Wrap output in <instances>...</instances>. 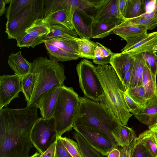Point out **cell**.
I'll return each instance as SVG.
<instances>
[{"label": "cell", "mask_w": 157, "mask_h": 157, "mask_svg": "<svg viewBox=\"0 0 157 157\" xmlns=\"http://www.w3.org/2000/svg\"><path fill=\"white\" fill-rule=\"evenodd\" d=\"M37 105L0 109V157H29L32 127L39 118Z\"/></svg>", "instance_id": "cell-1"}, {"label": "cell", "mask_w": 157, "mask_h": 157, "mask_svg": "<svg viewBox=\"0 0 157 157\" xmlns=\"http://www.w3.org/2000/svg\"><path fill=\"white\" fill-rule=\"evenodd\" d=\"M79 98V105L73 127L93 128L106 136L116 145L120 146L122 123L100 103L85 97Z\"/></svg>", "instance_id": "cell-2"}, {"label": "cell", "mask_w": 157, "mask_h": 157, "mask_svg": "<svg viewBox=\"0 0 157 157\" xmlns=\"http://www.w3.org/2000/svg\"><path fill=\"white\" fill-rule=\"evenodd\" d=\"M96 72L104 92L100 103L109 109L123 125H127L133 114L128 109L124 96L126 90L122 82L111 65H98Z\"/></svg>", "instance_id": "cell-3"}, {"label": "cell", "mask_w": 157, "mask_h": 157, "mask_svg": "<svg viewBox=\"0 0 157 157\" xmlns=\"http://www.w3.org/2000/svg\"><path fill=\"white\" fill-rule=\"evenodd\" d=\"M63 65L46 57H38L32 62V71L35 76L34 90L27 106L37 105L46 92L57 85L63 86L66 78Z\"/></svg>", "instance_id": "cell-4"}, {"label": "cell", "mask_w": 157, "mask_h": 157, "mask_svg": "<svg viewBox=\"0 0 157 157\" xmlns=\"http://www.w3.org/2000/svg\"><path fill=\"white\" fill-rule=\"evenodd\" d=\"M79 103V97L73 88L64 85L62 86L53 116L57 136H62L72 129Z\"/></svg>", "instance_id": "cell-5"}, {"label": "cell", "mask_w": 157, "mask_h": 157, "mask_svg": "<svg viewBox=\"0 0 157 157\" xmlns=\"http://www.w3.org/2000/svg\"><path fill=\"white\" fill-rule=\"evenodd\" d=\"M44 0H34L14 18L7 21L6 33L8 39L16 40L25 30L37 22L43 20Z\"/></svg>", "instance_id": "cell-6"}, {"label": "cell", "mask_w": 157, "mask_h": 157, "mask_svg": "<svg viewBox=\"0 0 157 157\" xmlns=\"http://www.w3.org/2000/svg\"><path fill=\"white\" fill-rule=\"evenodd\" d=\"M96 66L86 59L77 64L80 87L84 97L100 102L104 96L102 86L96 72Z\"/></svg>", "instance_id": "cell-7"}, {"label": "cell", "mask_w": 157, "mask_h": 157, "mask_svg": "<svg viewBox=\"0 0 157 157\" xmlns=\"http://www.w3.org/2000/svg\"><path fill=\"white\" fill-rule=\"evenodd\" d=\"M57 136L53 117L48 119L39 118L33 125L30 134L33 145L40 154L56 140Z\"/></svg>", "instance_id": "cell-8"}, {"label": "cell", "mask_w": 157, "mask_h": 157, "mask_svg": "<svg viewBox=\"0 0 157 157\" xmlns=\"http://www.w3.org/2000/svg\"><path fill=\"white\" fill-rule=\"evenodd\" d=\"M73 128L91 147L104 156H107L111 151L118 147L104 134L93 128L82 126Z\"/></svg>", "instance_id": "cell-9"}, {"label": "cell", "mask_w": 157, "mask_h": 157, "mask_svg": "<svg viewBox=\"0 0 157 157\" xmlns=\"http://www.w3.org/2000/svg\"><path fill=\"white\" fill-rule=\"evenodd\" d=\"M118 2L119 0H101L94 10V21L121 24L124 20L120 11Z\"/></svg>", "instance_id": "cell-10"}, {"label": "cell", "mask_w": 157, "mask_h": 157, "mask_svg": "<svg viewBox=\"0 0 157 157\" xmlns=\"http://www.w3.org/2000/svg\"><path fill=\"white\" fill-rule=\"evenodd\" d=\"M21 92L20 77L14 74L0 76V109L6 107L13 99L19 97Z\"/></svg>", "instance_id": "cell-11"}, {"label": "cell", "mask_w": 157, "mask_h": 157, "mask_svg": "<svg viewBox=\"0 0 157 157\" xmlns=\"http://www.w3.org/2000/svg\"><path fill=\"white\" fill-rule=\"evenodd\" d=\"M147 29L143 26L124 25L120 24L113 31V33L122 38L126 44L122 52L136 44L147 35Z\"/></svg>", "instance_id": "cell-12"}, {"label": "cell", "mask_w": 157, "mask_h": 157, "mask_svg": "<svg viewBox=\"0 0 157 157\" xmlns=\"http://www.w3.org/2000/svg\"><path fill=\"white\" fill-rule=\"evenodd\" d=\"M93 21V16L88 12L78 8L75 10L72 16L73 25L80 38L90 39L92 38Z\"/></svg>", "instance_id": "cell-13"}, {"label": "cell", "mask_w": 157, "mask_h": 157, "mask_svg": "<svg viewBox=\"0 0 157 157\" xmlns=\"http://www.w3.org/2000/svg\"><path fill=\"white\" fill-rule=\"evenodd\" d=\"M62 86L57 85L53 87L44 93L40 98L37 106L43 118L53 117Z\"/></svg>", "instance_id": "cell-14"}, {"label": "cell", "mask_w": 157, "mask_h": 157, "mask_svg": "<svg viewBox=\"0 0 157 157\" xmlns=\"http://www.w3.org/2000/svg\"><path fill=\"white\" fill-rule=\"evenodd\" d=\"M50 31L43 20L39 21L26 29L16 40L17 46L20 48L31 47L36 40L42 36L48 35Z\"/></svg>", "instance_id": "cell-15"}, {"label": "cell", "mask_w": 157, "mask_h": 157, "mask_svg": "<svg viewBox=\"0 0 157 157\" xmlns=\"http://www.w3.org/2000/svg\"><path fill=\"white\" fill-rule=\"evenodd\" d=\"M50 30L47 35L43 36L36 40L31 47L34 48L37 45L48 41L55 39L78 38V35L75 30H70L62 25H47Z\"/></svg>", "instance_id": "cell-16"}, {"label": "cell", "mask_w": 157, "mask_h": 157, "mask_svg": "<svg viewBox=\"0 0 157 157\" xmlns=\"http://www.w3.org/2000/svg\"><path fill=\"white\" fill-rule=\"evenodd\" d=\"M122 52H127L132 56L145 52H157V32L147 33L139 42Z\"/></svg>", "instance_id": "cell-17"}, {"label": "cell", "mask_w": 157, "mask_h": 157, "mask_svg": "<svg viewBox=\"0 0 157 157\" xmlns=\"http://www.w3.org/2000/svg\"><path fill=\"white\" fill-rule=\"evenodd\" d=\"M134 61V56L127 52L113 53L110 64L122 82L126 72Z\"/></svg>", "instance_id": "cell-18"}, {"label": "cell", "mask_w": 157, "mask_h": 157, "mask_svg": "<svg viewBox=\"0 0 157 157\" xmlns=\"http://www.w3.org/2000/svg\"><path fill=\"white\" fill-rule=\"evenodd\" d=\"M134 116L139 122L148 127L154 124L157 121V95L147 99L145 107Z\"/></svg>", "instance_id": "cell-19"}, {"label": "cell", "mask_w": 157, "mask_h": 157, "mask_svg": "<svg viewBox=\"0 0 157 157\" xmlns=\"http://www.w3.org/2000/svg\"><path fill=\"white\" fill-rule=\"evenodd\" d=\"M7 62L14 74L18 76L21 80L31 72L32 63L29 62L22 56L20 51L16 53L12 52L10 54Z\"/></svg>", "instance_id": "cell-20"}, {"label": "cell", "mask_w": 157, "mask_h": 157, "mask_svg": "<svg viewBox=\"0 0 157 157\" xmlns=\"http://www.w3.org/2000/svg\"><path fill=\"white\" fill-rule=\"evenodd\" d=\"M73 14L67 10H57L44 15L43 20L47 25H62L75 30L72 23Z\"/></svg>", "instance_id": "cell-21"}, {"label": "cell", "mask_w": 157, "mask_h": 157, "mask_svg": "<svg viewBox=\"0 0 157 157\" xmlns=\"http://www.w3.org/2000/svg\"><path fill=\"white\" fill-rule=\"evenodd\" d=\"M134 61L128 88L142 85L145 60L142 53L134 56Z\"/></svg>", "instance_id": "cell-22"}, {"label": "cell", "mask_w": 157, "mask_h": 157, "mask_svg": "<svg viewBox=\"0 0 157 157\" xmlns=\"http://www.w3.org/2000/svg\"><path fill=\"white\" fill-rule=\"evenodd\" d=\"M142 85L145 90L146 100L157 95L156 76L152 73L145 61L142 78Z\"/></svg>", "instance_id": "cell-23"}, {"label": "cell", "mask_w": 157, "mask_h": 157, "mask_svg": "<svg viewBox=\"0 0 157 157\" xmlns=\"http://www.w3.org/2000/svg\"><path fill=\"white\" fill-rule=\"evenodd\" d=\"M44 44L50 59L57 62L76 60L79 58L77 55L66 52L47 42H44Z\"/></svg>", "instance_id": "cell-24"}, {"label": "cell", "mask_w": 157, "mask_h": 157, "mask_svg": "<svg viewBox=\"0 0 157 157\" xmlns=\"http://www.w3.org/2000/svg\"><path fill=\"white\" fill-rule=\"evenodd\" d=\"M145 13L143 0H126L122 16L125 20L139 17Z\"/></svg>", "instance_id": "cell-25"}, {"label": "cell", "mask_w": 157, "mask_h": 157, "mask_svg": "<svg viewBox=\"0 0 157 157\" xmlns=\"http://www.w3.org/2000/svg\"><path fill=\"white\" fill-rule=\"evenodd\" d=\"M136 139L147 148L153 157H157V139L155 132L149 129L140 133Z\"/></svg>", "instance_id": "cell-26"}, {"label": "cell", "mask_w": 157, "mask_h": 157, "mask_svg": "<svg viewBox=\"0 0 157 157\" xmlns=\"http://www.w3.org/2000/svg\"><path fill=\"white\" fill-rule=\"evenodd\" d=\"M79 57L93 59L94 57L95 50L97 47L96 42L90 39L76 38Z\"/></svg>", "instance_id": "cell-27"}, {"label": "cell", "mask_w": 157, "mask_h": 157, "mask_svg": "<svg viewBox=\"0 0 157 157\" xmlns=\"http://www.w3.org/2000/svg\"><path fill=\"white\" fill-rule=\"evenodd\" d=\"M119 25L116 23H98L93 21L91 31L92 38H103L109 35Z\"/></svg>", "instance_id": "cell-28"}, {"label": "cell", "mask_w": 157, "mask_h": 157, "mask_svg": "<svg viewBox=\"0 0 157 157\" xmlns=\"http://www.w3.org/2000/svg\"><path fill=\"white\" fill-rule=\"evenodd\" d=\"M73 134L79 146L82 157H104L91 147L78 133L75 131Z\"/></svg>", "instance_id": "cell-29"}, {"label": "cell", "mask_w": 157, "mask_h": 157, "mask_svg": "<svg viewBox=\"0 0 157 157\" xmlns=\"http://www.w3.org/2000/svg\"><path fill=\"white\" fill-rule=\"evenodd\" d=\"M97 46L95 50L93 62L98 65H104L110 63L113 52L109 48L100 43L96 42Z\"/></svg>", "instance_id": "cell-30"}, {"label": "cell", "mask_w": 157, "mask_h": 157, "mask_svg": "<svg viewBox=\"0 0 157 157\" xmlns=\"http://www.w3.org/2000/svg\"><path fill=\"white\" fill-rule=\"evenodd\" d=\"M34 0H10V4L6 12L7 21L14 18Z\"/></svg>", "instance_id": "cell-31"}, {"label": "cell", "mask_w": 157, "mask_h": 157, "mask_svg": "<svg viewBox=\"0 0 157 157\" xmlns=\"http://www.w3.org/2000/svg\"><path fill=\"white\" fill-rule=\"evenodd\" d=\"M75 38L55 39L46 42L54 45L66 52L78 56V45Z\"/></svg>", "instance_id": "cell-32"}, {"label": "cell", "mask_w": 157, "mask_h": 157, "mask_svg": "<svg viewBox=\"0 0 157 157\" xmlns=\"http://www.w3.org/2000/svg\"><path fill=\"white\" fill-rule=\"evenodd\" d=\"M21 80V92L25 96V101L28 103L32 97L35 86V76L31 72L27 75Z\"/></svg>", "instance_id": "cell-33"}, {"label": "cell", "mask_w": 157, "mask_h": 157, "mask_svg": "<svg viewBox=\"0 0 157 157\" xmlns=\"http://www.w3.org/2000/svg\"><path fill=\"white\" fill-rule=\"evenodd\" d=\"M124 25H140L145 27L147 30H152L157 26V19H148L141 16L124 20L121 23Z\"/></svg>", "instance_id": "cell-34"}, {"label": "cell", "mask_w": 157, "mask_h": 157, "mask_svg": "<svg viewBox=\"0 0 157 157\" xmlns=\"http://www.w3.org/2000/svg\"><path fill=\"white\" fill-rule=\"evenodd\" d=\"M128 94L137 104L143 108L146 105L147 100L145 92L142 85L128 88Z\"/></svg>", "instance_id": "cell-35"}, {"label": "cell", "mask_w": 157, "mask_h": 157, "mask_svg": "<svg viewBox=\"0 0 157 157\" xmlns=\"http://www.w3.org/2000/svg\"><path fill=\"white\" fill-rule=\"evenodd\" d=\"M121 147L129 146L137 137L132 128L123 124L121 126Z\"/></svg>", "instance_id": "cell-36"}, {"label": "cell", "mask_w": 157, "mask_h": 157, "mask_svg": "<svg viewBox=\"0 0 157 157\" xmlns=\"http://www.w3.org/2000/svg\"><path fill=\"white\" fill-rule=\"evenodd\" d=\"M58 136L72 157H82L80 148L77 142L66 137Z\"/></svg>", "instance_id": "cell-37"}, {"label": "cell", "mask_w": 157, "mask_h": 157, "mask_svg": "<svg viewBox=\"0 0 157 157\" xmlns=\"http://www.w3.org/2000/svg\"><path fill=\"white\" fill-rule=\"evenodd\" d=\"M136 139L133 142L131 157H153L147 148Z\"/></svg>", "instance_id": "cell-38"}, {"label": "cell", "mask_w": 157, "mask_h": 157, "mask_svg": "<svg viewBox=\"0 0 157 157\" xmlns=\"http://www.w3.org/2000/svg\"><path fill=\"white\" fill-rule=\"evenodd\" d=\"M144 58L147 64L152 73L155 76L157 74V55L156 53L145 52L142 53Z\"/></svg>", "instance_id": "cell-39"}, {"label": "cell", "mask_w": 157, "mask_h": 157, "mask_svg": "<svg viewBox=\"0 0 157 157\" xmlns=\"http://www.w3.org/2000/svg\"><path fill=\"white\" fill-rule=\"evenodd\" d=\"M124 96L128 111L134 115L139 113L143 108L132 99L126 91L124 93Z\"/></svg>", "instance_id": "cell-40"}, {"label": "cell", "mask_w": 157, "mask_h": 157, "mask_svg": "<svg viewBox=\"0 0 157 157\" xmlns=\"http://www.w3.org/2000/svg\"><path fill=\"white\" fill-rule=\"evenodd\" d=\"M55 157H72L57 136Z\"/></svg>", "instance_id": "cell-41"}, {"label": "cell", "mask_w": 157, "mask_h": 157, "mask_svg": "<svg viewBox=\"0 0 157 157\" xmlns=\"http://www.w3.org/2000/svg\"><path fill=\"white\" fill-rule=\"evenodd\" d=\"M56 140L53 142L43 153H39L38 157H55Z\"/></svg>", "instance_id": "cell-42"}, {"label": "cell", "mask_w": 157, "mask_h": 157, "mask_svg": "<svg viewBox=\"0 0 157 157\" xmlns=\"http://www.w3.org/2000/svg\"><path fill=\"white\" fill-rule=\"evenodd\" d=\"M133 142L129 146L121 147L120 150L121 157H131V152L132 146Z\"/></svg>", "instance_id": "cell-43"}, {"label": "cell", "mask_w": 157, "mask_h": 157, "mask_svg": "<svg viewBox=\"0 0 157 157\" xmlns=\"http://www.w3.org/2000/svg\"><path fill=\"white\" fill-rule=\"evenodd\" d=\"M133 63L131 66L130 68L126 72L124 79L122 82L125 87L126 90L128 88V86L130 79L133 68Z\"/></svg>", "instance_id": "cell-44"}, {"label": "cell", "mask_w": 157, "mask_h": 157, "mask_svg": "<svg viewBox=\"0 0 157 157\" xmlns=\"http://www.w3.org/2000/svg\"><path fill=\"white\" fill-rule=\"evenodd\" d=\"M142 16L148 19H157V0L154 10L151 12L143 14Z\"/></svg>", "instance_id": "cell-45"}, {"label": "cell", "mask_w": 157, "mask_h": 157, "mask_svg": "<svg viewBox=\"0 0 157 157\" xmlns=\"http://www.w3.org/2000/svg\"><path fill=\"white\" fill-rule=\"evenodd\" d=\"M107 157H121L120 150L117 147L114 148L108 154Z\"/></svg>", "instance_id": "cell-46"}, {"label": "cell", "mask_w": 157, "mask_h": 157, "mask_svg": "<svg viewBox=\"0 0 157 157\" xmlns=\"http://www.w3.org/2000/svg\"><path fill=\"white\" fill-rule=\"evenodd\" d=\"M6 3L5 0H0V16H2L5 13L6 9Z\"/></svg>", "instance_id": "cell-47"}, {"label": "cell", "mask_w": 157, "mask_h": 157, "mask_svg": "<svg viewBox=\"0 0 157 157\" xmlns=\"http://www.w3.org/2000/svg\"><path fill=\"white\" fill-rule=\"evenodd\" d=\"M126 2V0H119L118 4V7L120 13H121L122 16L123 13L125 6Z\"/></svg>", "instance_id": "cell-48"}, {"label": "cell", "mask_w": 157, "mask_h": 157, "mask_svg": "<svg viewBox=\"0 0 157 157\" xmlns=\"http://www.w3.org/2000/svg\"><path fill=\"white\" fill-rule=\"evenodd\" d=\"M149 129L154 132H157V121L152 125L148 127Z\"/></svg>", "instance_id": "cell-49"}, {"label": "cell", "mask_w": 157, "mask_h": 157, "mask_svg": "<svg viewBox=\"0 0 157 157\" xmlns=\"http://www.w3.org/2000/svg\"><path fill=\"white\" fill-rule=\"evenodd\" d=\"M39 154V153L36 152L32 155L29 157H38Z\"/></svg>", "instance_id": "cell-50"}, {"label": "cell", "mask_w": 157, "mask_h": 157, "mask_svg": "<svg viewBox=\"0 0 157 157\" xmlns=\"http://www.w3.org/2000/svg\"><path fill=\"white\" fill-rule=\"evenodd\" d=\"M155 136L157 139V132H155Z\"/></svg>", "instance_id": "cell-51"}]
</instances>
